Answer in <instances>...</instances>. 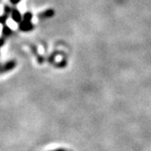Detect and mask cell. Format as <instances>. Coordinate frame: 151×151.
<instances>
[{
	"mask_svg": "<svg viewBox=\"0 0 151 151\" xmlns=\"http://www.w3.org/2000/svg\"><path fill=\"white\" fill-rule=\"evenodd\" d=\"M11 17L16 21V22H17L19 24L22 22V20H23V16H21L20 12L16 8L11 10Z\"/></svg>",
	"mask_w": 151,
	"mask_h": 151,
	"instance_id": "obj_2",
	"label": "cell"
},
{
	"mask_svg": "<svg viewBox=\"0 0 151 151\" xmlns=\"http://www.w3.org/2000/svg\"><path fill=\"white\" fill-rule=\"evenodd\" d=\"M32 17H33V15L29 12H27L24 16H23V20H27V21H31Z\"/></svg>",
	"mask_w": 151,
	"mask_h": 151,
	"instance_id": "obj_6",
	"label": "cell"
},
{
	"mask_svg": "<svg viewBox=\"0 0 151 151\" xmlns=\"http://www.w3.org/2000/svg\"><path fill=\"white\" fill-rule=\"evenodd\" d=\"M11 29H10L8 27H6V25H4V27H3V34L5 35V36H8V35H10L11 34Z\"/></svg>",
	"mask_w": 151,
	"mask_h": 151,
	"instance_id": "obj_5",
	"label": "cell"
},
{
	"mask_svg": "<svg viewBox=\"0 0 151 151\" xmlns=\"http://www.w3.org/2000/svg\"><path fill=\"white\" fill-rule=\"evenodd\" d=\"M54 14V11L51 9H49V10H47V11L45 12V13H42V14H40V17H50L52 15Z\"/></svg>",
	"mask_w": 151,
	"mask_h": 151,
	"instance_id": "obj_4",
	"label": "cell"
},
{
	"mask_svg": "<svg viewBox=\"0 0 151 151\" xmlns=\"http://www.w3.org/2000/svg\"><path fill=\"white\" fill-rule=\"evenodd\" d=\"M20 1L21 0H10V2H11V4H13V5H17Z\"/></svg>",
	"mask_w": 151,
	"mask_h": 151,
	"instance_id": "obj_7",
	"label": "cell"
},
{
	"mask_svg": "<svg viewBox=\"0 0 151 151\" xmlns=\"http://www.w3.org/2000/svg\"><path fill=\"white\" fill-rule=\"evenodd\" d=\"M20 29L23 31H30L33 29V24L31 23V21L22 20V22L20 23Z\"/></svg>",
	"mask_w": 151,
	"mask_h": 151,
	"instance_id": "obj_3",
	"label": "cell"
},
{
	"mask_svg": "<svg viewBox=\"0 0 151 151\" xmlns=\"http://www.w3.org/2000/svg\"><path fill=\"white\" fill-rule=\"evenodd\" d=\"M57 151H63V150H57Z\"/></svg>",
	"mask_w": 151,
	"mask_h": 151,
	"instance_id": "obj_8",
	"label": "cell"
},
{
	"mask_svg": "<svg viewBox=\"0 0 151 151\" xmlns=\"http://www.w3.org/2000/svg\"><path fill=\"white\" fill-rule=\"evenodd\" d=\"M15 67H16V62L14 60L8 61V62L5 63L2 66V74H4L6 72H9L10 70H12L13 68H15Z\"/></svg>",
	"mask_w": 151,
	"mask_h": 151,
	"instance_id": "obj_1",
	"label": "cell"
}]
</instances>
